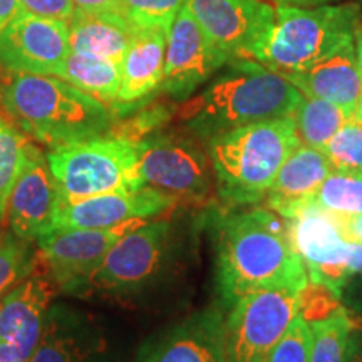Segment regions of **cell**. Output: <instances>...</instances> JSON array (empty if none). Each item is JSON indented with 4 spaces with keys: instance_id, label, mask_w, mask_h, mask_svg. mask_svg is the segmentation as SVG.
<instances>
[{
    "instance_id": "6da1fadb",
    "label": "cell",
    "mask_w": 362,
    "mask_h": 362,
    "mask_svg": "<svg viewBox=\"0 0 362 362\" xmlns=\"http://www.w3.org/2000/svg\"><path fill=\"white\" fill-rule=\"evenodd\" d=\"M210 218L215 284L223 309L247 293L265 288L305 291L309 275L279 214L257 206L214 214Z\"/></svg>"
},
{
    "instance_id": "d590c367",
    "label": "cell",
    "mask_w": 362,
    "mask_h": 362,
    "mask_svg": "<svg viewBox=\"0 0 362 362\" xmlns=\"http://www.w3.org/2000/svg\"><path fill=\"white\" fill-rule=\"evenodd\" d=\"M341 220L347 237L362 243V214L354 216H341Z\"/></svg>"
},
{
    "instance_id": "4316f807",
    "label": "cell",
    "mask_w": 362,
    "mask_h": 362,
    "mask_svg": "<svg viewBox=\"0 0 362 362\" xmlns=\"http://www.w3.org/2000/svg\"><path fill=\"white\" fill-rule=\"evenodd\" d=\"M29 141L0 115V221L6 220L12 188L30 155Z\"/></svg>"
},
{
    "instance_id": "8992f818",
    "label": "cell",
    "mask_w": 362,
    "mask_h": 362,
    "mask_svg": "<svg viewBox=\"0 0 362 362\" xmlns=\"http://www.w3.org/2000/svg\"><path fill=\"white\" fill-rule=\"evenodd\" d=\"M59 189V202L146 187L139 170V141L104 134L62 146L45 155Z\"/></svg>"
},
{
    "instance_id": "f35d334b",
    "label": "cell",
    "mask_w": 362,
    "mask_h": 362,
    "mask_svg": "<svg viewBox=\"0 0 362 362\" xmlns=\"http://www.w3.org/2000/svg\"><path fill=\"white\" fill-rule=\"evenodd\" d=\"M279 4H287V6H298V7H315L322 4H330L332 0H277Z\"/></svg>"
},
{
    "instance_id": "44dd1931",
    "label": "cell",
    "mask_w": 362,
    "mask_h": 362,
    "mask_svg": "<svg viewBox=\"0 0 362 362\" xmlns=\"http://www.w3.org/2000/svg\"><path fill=\"white\" fill-rule=\"evenodd\" d=\"M168 30L163 27H134L119 72L116 104L128 106L146 99L160 89L165 72Z\"/></svg>"
},
{
    "instance_id": "d4e9b609",
    "label": "cell",
    "mask_w": 362,
    "mask_h": 362,
    "mask_svg": "<svg viewBox=\"0 0 362 362\" xmlns=\"http://www.w3.org/2000/svg\"><path fill=\"white\" fill-rule=\"evenodd\" d=\"M349 119H352V116L344 107L325 99L309 96L302 98L293 112L300 143L320 151Z\"/></svg>"
},
{
    "instance_id": "836d02e7",
    "label": "cell",
    "mask_w": 362,
    "mask_h": 362,
    "mask_svg": "<svg viewBox=\"0 0 362 362\" xmlns=\"http://www.w3.org/2000/svg\"><path fill=\"white\" fill-rule=\"evenodd\" d=\"M339 300L342 302L347 312L362 320V274L352 277L344 285Z\"/></svg>"
},
{
    "instance_id": "277c9868",
    "label": "cell",
    "mask_w": 362,
    "mask_h": 362,
    "mask_svg": "<svg viewBox=\"0 0 362 362\" xmlns=\"http://www.w3.org/2000/svg\"><path fill=\"white\" fill-rule=\"evenodd\" d=\"M298 144L293 116L248 124L208 139L206 153L221 200L235 206L264 200Z\"/></svg>"
},
{
    "instance_id": "e0dca14e",
    "label": "cell",
    "mask_w": 362,
    "mask_h": 362,
    "mask_svg": "<svg viewBox=\"0 0 362 362\" xmlns=\"http://www.w3.org/2000/svg\"><path fill=\"white\" fill-rule=\"evenodd\" d=\"M203 33L230 57H247L274 22L275 8L260 0H185Z\"/></svg>"
},
{
    "instance_id": "f546056e",
    "label": "cell",
    "mask_w": 362,
    "mask_h": 362,
    "mask_svg": "<svg viewBox=\"0 0 362 362\" xmlns=\"http://www.w3.org/2000/svg\"><path fill=\"white\" fill-rule=\"evenodd\" d=\"M322 153L334 171L362 175V124L352 117L332 136Z\"/></svg>"
},
{
    "instance_id": "4dcf8cb0",
    "label": "cell",
    "mask_w": 362,
    "mask_h": 362,
    "mask_svg": "<svg viewBox=\"0 0 362 362\" xmlns=\"http://www.w3.org/2000/svg\"><path fill=\"white\" fill-rule=\"evenodd\" d=\"M185 0H119V12L134 27H163L170 30Z\"/></svg>"
},
{
    "instance_id": "1f68e13d",
    "label": "cell",
    "mask_w": 362,
    "mask_h": 362,
    "mask_svg": "<svg viewBox=\"0 0 362 362\" xmlns=\"http://www.w3.org/2000/svg\"><path fill=\"white\" fill-rule=\"evenodd\" d=\"M310 341L309 320L298 314L270 352L267 362H309Z\"/></svg>"
},
{
    "instance_id": "5bb4252c",
    "label": "cell",
    "mask_w": 362,
    "mask_h": 362,
    "mask_svg": "<svg viewBox=\"0 0 362 362\" xmlns=\"http://www.w3.org/2000/svg\"><path fill=\"white\" fill-rule=\"evenodd\" d=\"M52 285L30 274L0 298V362H29L42 337Z\"/></svg>"
},
{
    "instance_id": "603a6c76",
    "label": "cell",
    "mask_w": 362,
    "mask_h": 362,
    "mask_svg": "<svg viewBox=\"0 0 362 362\" xmlns=\"http://www.w3.org/2000/svg\"><path fill=\"white\" fill-rule=\"evenodd\" d=\"M69 52L111 59L121 66L134 25L117 11L76 8L69 21Z\"/></svg>"
},
{
    "instance_id": "3957f363",
    "label": "cell",
    "mask_w": 362,
    "mask_h": 362,
    "mask_svg": "<svg viewBox=\"0 0 362 362\" xmlns=\"http://www.w3.org/2000/svg\"><path fill=\"white\" fill-rule=\"evenodd\" d=\"M2 103L25 133L51 148L115 128V112L106 103L57 76L13 74L2 88Z\"/></svg>"
},
{
    "instance_id": "2e32d148",
    "label": "cell",
    "mask_w": 362,
    "mask_h": 362,
    "mask_svg": "<svg viewBox=\"0 0 362 362\" xmlns=\"http://www.w3.org/2000/svg\"><path fill=\"white\" fill-rule=\"evenodd\" d=\"M176 202V198L151 187H143L136 192L103 193L81 200L59 202L54 230H104L133 221H146L166 214Z\"/></svg>"
},
{
    "instance_id": "60d3db41",
    "label": "cell",
    "mask_w": 362,
    "mask_h": 362,
    "mask_svg": "<svg viewBox=\"0 0 362 362\" xmlns=\"http://www.w3.org/2000/svg\"><path fill=\"white\" fill-rule=\"evenodd\" d=\"M356 119L359 121L362 124V93H361V98H359V104H357V111H356Z\"/></svg>"
},
{
    "instance_id": "d6986e66",
    "label": "cell",
    "mask_w": 362,
    "mask_h": 362,
    "mask_svg": "<svg viewBox=\"0 0 362 362\" xmlns=\"http://www.w3.org/2000/svg\"><path fill=\"white\" fill-rule=\"evenodd\" d=\"M29 362H111L106 334L84 312L51 305L37 349Z\"/></svg>"
},
{
    "instance_id": "52a82bcc",
    "label": "cell",
    "mask_w": 362,
    "mask_h": 362,
    "mask_svg": "<svg viewBox=\"0 0 362 362\" xmlns=\"http://www.w3.org/2000/svg\"><path fill=\"white\" fill-rule=\"evenodd\" d=\"M176 230L170 220H148L121 237L78 293L131 297L161 279L175 259Z\"/></svg>"
},
{
    "instance_id": "9c48e42d",
    "label": "cell",
    "mask_w": 362,
    "mask_h": 362,
    "mask_svg": "<svg viewBox=\"0 0 362 362\" xmlns=\"http://www.w3.org/2000/svg\"><path fill=\"white\" fill-rule=\"evenodd\" d=\"M139 170L146 187L176 200L203 202L215 185L206 148L197 136L156 134L139 141Z\"/></svg>"
},
{
    "instance_id": "ba28073f",
    "label": "cell",
    "mask_w": 362,
    "mask_h": 362,
    "mask_svg": "<svg viewBox=\"0 0 362 362\" xmlns=\"http://www.w3.org/2000/svg\"><path fill=\"white\" fill-rule=\"evenodd\" d=\"M302 293L265 288L240 297L225 315V362H267L298 315Z\"/></svg>"
},
{
    "instance_id": "7a4b0ae2",
    "label": "cell",
    "mask_w": 362,
    "mask_h": 362,
    "mask_svg": "<svg viewBox=\"0 0 362 362\" xmlns=\"http://www.w3.org/2000/svg\"><path fill=\"white\" fill-rule=\"evenodd\" d=\"M304 94L287 78L250 57H235L223 72L180 110V121L198 139L243 126L293 116Z\"/></svg>"
},
{
    "instance_id": "83f0119b",
    "label": "cell",
    "mask_w": 362,
    "mask_h": 362,
    "mask_svg": "<svg viewBox=\"0 0 362 362\" xmlns=\"http://www.w3.org/2000/svg\"><path fill=\"white\" fill-rule=\"evenodd\" d=\"M312 203L337 216L361 215L362 175L332 171L315 192Z\"/></svg>"
},
{
    "instance_id": "ab89813d",
    "label": "cell",
    "mask_w": 362,
    "mask_h": 362,
    "mask_svg": "<svg viewBox=\"0 0 362 362\" xmlns=\"http://www.w3.org/2000/svg\"><path fill=\"white\" fill-rule=\"evenodd\" d=\"M356 54H357V62H359V69L362 74V25L359 27L356 34Z\"/></svg>"
},
{
    "instance_id": "9a60e30c",
    "label": "cell",
    "mask_w": 362,
    "mask_h": 362,
    "mask_svg": "<svg viewBox=\"0 0 362 362\" xmlns=\"http://www.w3.org/2000/svg\"><path fill=\"white\" fill-rule=\"evenodd\" d=\"M133 362H225V315L206 307L158 330L141 344Z\"/></svg>"
},
{
    "instance_id": "7c38bea8",
    "label": "cell",
    "mask_w": 362,
    "mask_h": 362,
    "mask_svg": "<svg viewBox=\"0 0 362 362\" xmlns=\"http://www.w3.org/2000/svg\"><path fill=\"white\" fill-rule=\"evenodd\" d=\"M69 56L66 21L17 13L0 30V66L12 74L57 76Z\"/></svg>"
},
{
    "instance_id": "d6a6232c",
    "label": "cell",
    "mask_w": 362,
    "mask_h": 362,
    "mask_svg": "<svg viewBox=\"0 0 362 362\" xmlns=\"http://www.w3.org/2000/svg\"><path fill=\"white\" fill-rule=\"evenodd\" d=\"M21 12L52 21H69L76 11L74 0H19Z\"/></svg>"
},
{
    "instance_id": "7402d4cb",
    "label": "cell",
    "mask_w": 362,
    "mask_h": 362,
    "mask_svg": "<svg viewBox=\"0 0 362 362\" xmlns=\"http://www.w3.org/2000/svg\"><path fill=\"white\" fill-rule=\"evenodd\" d=\"M332 171L320 149L300 143L285 160L267 194L270 210L285 220L296 216L310 205L315 192Z\"/></svg>"
},
{
    "instance_id": "30bf717a",
    "label": "cell",
    "mask_w": 362,
    "mask_h": 362,
    "mask_svg": "<svg viewBox=\"0 0 362 362\" xmlns=\"http://www.w3.org/2000/svg\"><path fill=\"white\" fill-rule=\"evenodd\" d=\"M287 228L310 282L339 298L344 285L352 279L351 248L354 242L344 232L341 216L310 203L287 218Z\"/></svg>"
},
{
    "instance_id": "ac0fdd59",
    "label": "cell",
    "mask_w": 362,
    "mask_h": 362,
    "mask_svg": "<svg viewBox=\"0 0 362 362\" xmlns=\"http://www.w3.org/2000/svg\"><path fill=\"white\" fill-rule=\"evenodd\" d=\"M57 208L59 189L47 158L33 146L8 198V230L17 237L37 242L54 230Z\"/></svg>"
},
{
    "instance_id": "4fadbf2b",
    "label": "cell",
    "mask_w": 362,
    "mask_h": 362,
    "mask_svg": "<svg viewBox=\"0 0 362 362\" xmlns=\"http://www.w3.org/2000/svg\"><path fill=\"white\" fill-rule=\"evenodd\" d=\"M139 223L143 221L104 230L56 228L40 237L37 245L59 287L67 293H78L103 264L111 247Z\"/></svg>"
},
{
    "instance_id": "b9f144b4",
    "label": "cell",
    "mask_w": 362,
    "mask_h": 362,
    "mask_svg": "<svg viewBox=\"0 0 362 362\" xmlns=\"http://www.w3.org/2000/svg\"><path fill=\"white\" fill-rule=\"evenodd\" d=\"M359 4H361V8H362V0H361V2H359Z\"/></svg>"
},
{
    "instance_id": "cb8c5ba5",
    "label": "cell",
    "mask_w": 362,
    "mask_h": 362,
    "mask_svg": "<svg viewBox=\"0 0 362 362\" xmlns=\"http://www.w3.org/2000/svg\"><path fill=\"white\" fill-rule=\"evenodd\" d=\"M57 78L67 81L103 103L116 104L119 93V64L111 59H103L89 54L69 52Z\"/></svg>"
},
{
    "instance_id": "8fae6325",
    "label": "cell",
    "mask_w": 362,
    "mask_h": 362,
    "mask_svg": "<svg viewBox=\"0 0 362 362\" xmlns=\"http://www.w3.org/2000/svg\"><path fill=\"white\" fill-rule=\"evenodd\" d=\"M228 61L232 57L208 39L188 7L183 6L168 30L160 90L176 101H187Z\"/></svg>"
},
{
    "instance_id": "484cf974",
    "label": "cell",
    "mask_w": 362,
    "mask_h": 362,
    "mask_svg": "<svg viewBox=\"0 0 362 362\" xmlns=\"http://www.w3.org/2000/svg\"><path fill=\"white\" fill-rule=\"evenodd\" d=\"M309 362H347L354 324L347 312L339 310L322 319L310 320Z\"/></svg>"
},
{
    "instance_id": "f1b7e54d",
    "label": "cell",
    "mask_w": 362,
    "mask_h": 362,
    "mask_svg": "<svg viewBox=\"0 0 362 362\" xmlns=\"http://www.w3.org/2000/svg\"><path fill=\"white\" fill-rule=\"evenodd\" d=\"M35 267V250L30 240L0 232V298L29 277Z\"/></svg>"
},
{
    "instance_id": "8d00e7d4",
    "label": "cell",
    "mask_w": 362,
    "mask_h": 362,
    "mask_svg": "<svg viewBox=\"0 0 362 362\" xmlns=\"http://www.w3.org/2000/svg\"><path fill=\"white\" fill-rule=\"evenodd\" d=\"M21 11L19 0H0V30Z\"/></svg>"
},
{
    "instance_id": "74e56055",
    "label": "cell",
    "mask_w": 362,
    "mask_h": 362,
    "mask_svg": "<svg viewBox=\"0 0 362 362\" xmlns=\"http://www.w3.org/2000/svg\"><path fill=\"white\" fill-rule=\"evenodd\" d=\"M347 362H362V332L352 334L351 339V351Z\"/></svg>"
},
{
    "instance_id": "e575fe53",
    "label": "cell",
    "mask_w": 362,
    "mask_h": 362,
    "mask_svg": "<svg viewBox=\"0 0 362 362\" xmlns=\"http://www.w3.org/2000/svg\"><path fill=\"white\" fill-rule=\"evenodd\" d=\"M76 8L83 11H117L119 12V0H74Z\"/></svg>"
},
{
    "instance_id": "5b68a950",
    "label": "cell",
    "mask_w": 362,
    "mask_h": 362,
    "mask_svg": "<svg viewBox=\"0 0 362 362\" xmlns=\"http://www.w3.org/2000/svg\"><path fill=\"white\" fill-rule=\"evenodd\" d=\"M361 4L298 7L279 4L274 22L247 57L287 76L305 71L344 45L356 42Z\"/></svg>"
},
{
    "instance_id": "ffe728a7",
    "label": "cell",
    "mask_w": 362,
    "mask_h": 362,
    "mask_svg": "<svg viewBox=\"0 0 362 362\" xmlns=\"http://www.w3.org/2000/svg\"><path fill=\"white\" fill-rule=\"evenodd\" d=\"M304 96L325 99L356 117L362 93V74L356 54V42L332 52L309 69L284 76Z\"/></svg>"
}]
</instances>
